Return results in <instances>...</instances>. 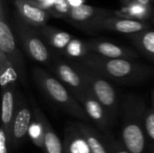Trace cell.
<instances>
[{
	"label": "cell",
	"mask_w": 154,
	"mask_h": 153,
	"mask_svg": "<svg viewBox=\"0 0 154 153\" xmlns=\"http://www.w3.org/2000/svg\"><path fill=\"white\" fill-rule=\"evenodd\" d=\"M84 134L92 153H110L105 136L85 122L73 123Z\"/></svg>",
	"instance_id": "18"
},
{
	"label": "cell",
	"mask_w": 154,
	"mask_h": 153,
	"mask_svg": "<svg viewBox=\"0 0 154 153\" xmlns=\"http://www.w3.org/2000/svg\"><path fill=\"white\" fill-rule=\"evenodd\" d=\"M123 5L126 6L130 4H140L145 6H152V0H122Z\"/></svg>",
	"instance_id": "27"
},
{
	"label": "cell",
	"mask_w": 154,
	"mask_h": 153,
	"mask_svg": "<svg viewBox=\"0 0 154 153\" xmlns=\"http://www.w3.org/2000/svg\"><path fill=\"white\" fill-rule=\"evenodd\" d=\"M45 127L44 151L45 153H64V145L60 142L59 136L55 133L52 125L50 124L46 116L43 117Z\"/></svg>",
	"instance_id": "21"
},
{
	"label": "cell",
	"mask_w": 154,
	"mask_h": 153,
	"mask_svg": "<svg viewBox=\"0 0 154 153\" xmlns=\"http://www.w3.org/2000/svg\"><path fill=\"white\" fill-rule=\"evenodd\" d=\"M151 21H152V24H154V14H153V15H152V17L151 18Z\"/></svg>",
	"instance_id": "31"
},
{
	"label": "cell",
	"mask_w": 154,
	"mask_h": 153,
	"mask_svg": "<svg viewBox=\"0 0 154 153\" xmlns=\"http://www.w3.org/2000/svg\"><path fill=\"white\" fill-rule=\"evenodd\" d=\"M32 120V109L18 92L17 104L14 111L11 131H10V148L16 149L24 142L28 136L29 128Z\"/></svg>",
	"instance_id": "8"
},
{
	"label": "cell",
	"mask_w": 154,
	"mask_h": 153,
	"mask_svg": "<svg viewBox=\"0 0 154 153\" xmlns=\"http://www.w3.org/2000/svg\"><path fill=\"white\" fill-rule=\"evenodd\" d=\"M104 136H105V139L107 143L110 153H131L122 142L115 140L109 133Z\"/></svg>",
	"instance_id": "25"
},
{
	"label": "cell",
	"mask_w": 154,
	"mask_h": 153,
	"mask_svg": "<svg viewBox=\"0 0 154 153\" xmlns=\"http://www.w3.org/2000/svg\"><path fill=\"white\" fill-rule=\"evenodd\" d=\"M84 79L89 91L103 105L114 124L119 110V100L115 87L108 79L88 69L76 60H69Z\"/></svg>",
	"instance_id": "4"
},
{
	"label": "cell",
	"mask_w": 154,
	"mask_h": 153,
	"mask_svg": "<svg viewBox=\"0 0 154 153\" xmlns=\"http://www.w3.org/2000/svg\"><path fill=\"white\" fill-rule=\"evenodd\" d=\"M31 1H33V2H35V3H37L38 5H40V4H42V2H44L45 0H31Z\"/></svg>",
	"instance_id": "30"
},
{
	"label": "cell",
	"mask_w": 154,
	"mask_h": 153,
	"mask_svg": "<svg viewBox=\"0 0 154 153\" xmlns=\"http://www.w3.org/2000/svg\"><path fill=\"white\" fill-rule=\"evenodd\" d=\"M50 68L55 77L69 89L72 95L88 89L84 79L69 60H61L54 55L53 61Z\"/></svg>",
	"instance_id": "10"
},
{
	"label": "cell",
	"mask_w": 154,
	"mask_h": 153,
	"mask_svg": "<svg viewBox=\"0 0 154 153\" xmlns=\"http://www.w3.org/2000/svg\"><path fill=\"white\" fill-rule=\"evenodd\" d=\"M30 105L32 109V120L29 128L28 136L36 147L44 150V139H45V127L43 123L44 114L38 107L35 100L32 96L30 97Z\"/></svg>",
	"instance_id": "16"
},
{
	"label": "cell",
	"mask_w": 154,
	"mask_h": 153,
	"mask_svg": "<svg viewBox=\"0 0 154 153\" xmlns=\"http://www.w3.org/2000/svg\"><path fill=\"white\" fill-rule=\"evenodd\" d=\"M63 145L69 153H92L84 134L74 124L66 128Z\"/></svg>",
	"instance_id": "17"
},
{
	"label": "cell",
	"mask_w": 154,
	"mask_h": 153,
	"mask_svg": "<svg viewBox=\"0 0 154 153\" xmlns=\"http://www.w3.org/2000/svg\"><path fill=\"white\" fill-rule=\"evenodd\" d=\"M32 77L41 92L51 103L82 122H90V119L76 97L57 78L40 67H33L32 69Z\"/></svg>",
	"instance_id": "3"
},
{
	"label": "cell",
	"mask_w": 154,
	"mask_h": 153,
	"mask_svg": "<svg viewBox=\"0 0 154 153\" xmlns=\"http://www.w3.org/2000/svg\"><path fill=\"white\" fill-rule=\"evenodd\" d=\"M18 74L6 56L0 51V86L1 91L10 87H17Z\"/></svg>",
	"instance_id": "20"
},
{
	"label": "cell",
	"mask_w": 154,
	"mask_h": 153,
	"mask_svg": "<svg viewBox=\"0 0 154 153\" xmlns=\"http://www.w3.org/2000/svg\"><path fill=\"white\" fill-rule=\"evenodd\" d=\"M152 108L154 110V90L152 93Z\"/></svg>",
	"instance_id": "29"
},
{
	"label": "cell",
	"mask_w": 154,
	"mask_h": 153,
	"mask_svg": "<svg viewBox=\"0 0 154 153\" xmlns=\"http://www.w3.org/2000/svg\"><path fill=\"white\" fill-rule=\"evenodd\" d=\"M144 125L147 140L150 141L154 150V110L152 107L146 109Z\"/></svg>",
	"instance_id": "24"
},
{
	"label": "cell",
	"mask_w": 154,
	"mask_h": 153,
	"mask_svg": "<svg viewBox=\"0 0 154 153\" xmlns=\"http://www.w3.org/2000/svg\"><path fill=\"white\" fill-rule=\"evenodd\" d=\"M149 29H151V25L145 21H140L112 14L96 20L88 25L83 31L89 33H94L99 31H111L126 35H132Z\"/></svg>",
	"instance_id": "7"
},
{
	"label": "cell",
	"mask_w": 154,
	"mask_h": 153,
	"mask_svg": "<svg viewBox=\"0 0 154 153\" xmlns=\"http://www.w3.org/2000/svg\"><path fill=\"white\" fill-rule=\"evenodd\" d=\"M64 153H69V151H68L67 150H65V149H64Z\"/></svg>",
	"instance_id": "32"
},
{
	"label": "cell",
	"mask_w": 154,
	"mask_h": 153,
	"mask_svg": "<svg viewBox=\"0 0 154 153\" xmlns=\"http://www.w3.org/2000/svg\"><path fill=\"white\" fill-rule=\"evenodd\" d=\"M73 96L85 110L87 115L90 119V122L94 123L97 129L105 135L108 134L113 123L103 105L95 97L89 89L84 92L73 94Z\"/></svg>",
	"instance_id": "9"
},
{
	"label": "cell",
	"mask_w": 154,
	"mask_h": 153,
	"mask_svg": "<svg viewBox=\"0 0 154 153\" xmlns=\"http://www.w3.org/2000/svg\"><path fill=\"white\" fill-rule=\"evenodd\" d=\"M130 41L137 50L146 58L154 62V31L152 29L139 33L128 35Z\"/></svg>",
	"instance_id": "19"
},
{
	"label": "cell",
	"mask_w": 154,
	"mask_h": 153,
	"mask_svg": "<svg viewBox=\"0 0 154 153\" xmlns=\"http://www.w3.org/2000/svg\"><path fill=\"white\" fill-rule=\"evenodd\" d=\"M0 51L3 52L13 64L18 74L19 81L27 87V72L24 59L7 20L4 0H1L0 3Z\"/></svg>",
	"instance_id": "6"
},
{
	"label": "cell",
	"mask_w": 154,
	"mask_h": 153,
	"mask_svg": "<svg viewBox=\"0 0 154 153\" xmlns=\"http://www.w3.org/2000/svg\"><path fill=\"white\" fill-rule=\"evenodd\" d=\"M146 105L141 97L134 95L125 97L123 105L121 136L122 142L131 153H146Z\"/></svg>",
	"instance_id": "2"
},
{
	"label": "cell",
	"mask_w": 154,
	"mask_h": 153,
	"mask_svg": "<svg viewBox=\"0 0 154 153\" xmlns=\"http://www.w3.org/2000/svg\"><path fill=\"white\" fill-rule=\"evenodd\" d=\"M124 12L126 14L125 17L140 21L151 19L153 15V10L152 6H145L140 4H130L125 6Z\"/></svg>",
	"instance_id": "23"
},
{
	"label": "cell",
	"mask_w": 154,
	"mask_h": 153,
	"mask_svg": "<svg viewBox=\"0 0 154 153\" xmlns=\"http://www.w3.org/2000/svg\"><path fill=\"white\" fill-rule=\"evenodd\" d=\"M67 2L69 5L70 8H74V7H78L79 5H84L85 0H67Z\"/></svg>",
	"instance_id": "28"
},
{
	"label": "cell",
	"mask_w": 154,
	"mask_h": 153,
	"mask_svg": "<svg viewBox=\"0 0 154 153\" xmlns=\"http://www.w3.org/2000/svg\"><path fill=\"white\" fill-rule=\"evenodd\" d=\"M106 79L121 84H137L145 81L154 74L152 68L126 59H108L89 53L76 60Z\"/></svg>",
	"instance_id": "1"
},
{
	"label": "cell",
	"mask_w": 154,
	"mask_h": 153,
	"mask_svg": "<svg viewBox=\"0 0 154 153\" xmlns=\"http://www.w3.org/2000/svg\"><path fill=\"white\" fill-rule=\"evenodd\" d=\"M13 29L27 56L40 64L51 67L54 54L44 41L38 29L24 23L16 14L14 16Z\"/></svg>",
	"instance_id": "5"
},
{
	"label": "cell",
	"mask_w": 154,
	"mask_h": 153,
	"mask_svg": "<svg viewBox=\"0 0 154 153\" xmlns=\"http://www.w3.org/2000/svg\"><path fill=\"white\" fill-rule=\"evenodd\" d=\"M90 50L87 45V41L74 38L66 47L62 54L72 60H79L88 56Z\"/></svg>",
	"instance_id": "22"
},
{
	"label": "cell",
	"mask_w": 154,
	"mask_h": 153,
	"mask_svg": "<svg viewBox=\"0 0 154 153\" xmlns=\"http://www.w3.org/2000/svg\"><path fill=\"white\" fill-rule=\"evenodd\" d=\"M87 45L90 53H94L104 58L135 60L138 57L134 50L108 41L99 39L89 40L87 41Z\"/></svg>",
	"instance_id": "12"
},
{
	"label": "cell",
	"mask_w": 154,
	"mask_h": 153,
	"mask_svg": "<svg viewBox=\"0 0 154 153\" xmlns=\"http://www.w3.org/2000/svg\"><path fill=\"white\" fill-rule=\"evenodd\" d=\"M112 14L113 12L111 10L91 6L88 5H82L78 7L71 8L66 17V20L83 31L88 25L96 20Z\"/></svg>",
	"instance_id": "13"
},
{
	"label": "cell",
	"mask_w": 154,
	"mask_h": 153,
	"mask_svg": "<svg viewBox=\"0 0 154 153\" xmlns=\"http://www.w3.org/2000/svg\"><path fill=\"white\" fill-rule=\"evenodd\" d=\"M18 97L17 87H10L2 90V113L1 121L2 125L10 138V131L12 126V122L16 108Z\"/></svg>",
	"instance_id": "14"
},
{
	"label": "cell",
	"mask_w": 154,
	"mask_h": 153,
	"mask_svg": "<svg viewBox=\"0 0 154 153\" xmlns=\"http://www.w3.org/2000/svg\"><path fill=\"white\" fill-rule=\"evenodd\" d=\"M70 9L71 8H70L69 5L68 4L67 0H57L54 6L49 12L53 14L55 16L66 18L67 15L69 14Z\"/></svg>",
	"instance_id": "26"
},
{
	"label": "cell",
	"mask_w": 154,
	"mask_h": 153,
	"mask_svg": "<svg viewBox=\"0 0 154 153\" xmlns=\"http://www.w3.org/2000/svg\"><path fill=\"white\" fill-rule=\"evenodd\" d=\"M16 14L27 24L40 28L45 25L50 18L49 11L41 7L37 3L31 0L14 1Z\"/></svg>",
	"instance_id": "11"
},
{
	"label": "cell",
	"mask_w": 154,
	"mask_h": 153,
	"mask_svg": "<svg viewBox=\"0 0 154 153\" xmlns=\"http://www.w3.org/2000/svg\"><path fill=\"white\" fill-rule=\"evenodd\" d=\"M37 29L49 48H51L61 53L64 51L69 43L75 38L67 32L61 31L47 24Z\"/></svg>",
	"instance_id": "15"
}]
</instances>
